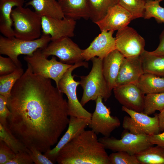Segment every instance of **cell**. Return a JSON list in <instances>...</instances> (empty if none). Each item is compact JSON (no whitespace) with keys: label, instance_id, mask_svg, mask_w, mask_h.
Returning a JSON list of instances; mask_svg holds the SVG:
<instances>
[{"label":"cell","instance_id":"6da1fadb","mask_svg":"<svg viewBox=\"0 0 164 164\" xmlns=\"http://www.w3.org/2000/svg\"><path fill=\"white\" fill-rule=\"evenodd\" d=\"M27 64L8 99L7 127L28 149L45 153L68 126L67 101L50 79L35 73Z\"/></svg>","mask_w":164,"mask_h":164},{"label":"cell","instance_id":"7a4b0ae2","mask_svg":"<svg viewBox=\"0 0 164 164\" xmlns=\"http://www.w3.org/2000/svg\"><path fill=\"white\" fill-rule=\"evenodd\" d=\"M59 164H110L109 155L97 135L84 130L64 145L59 152Z\"/></svg>","mask_w":164,"mask_h":164},{"label":"cell","instance_id":"3957f363","mask_svg":"<svg viewBox=\"0 0 164 164\" xmlns=\"http://www.w3.org/2000/svg\"><path fill=\"white\" fill-rule=\"evenodd\" d=\"M91 60V71L87 76L80 77V85L83 90L80 102L83 106L91 100L95 101L99 97L106 101L111 94L103 74V59L95 57Z\"/></svg>","mask_w":164,"mask_h":164},{"label":"cell","instance_id":"277c9868","mask_svg":"<svg viewBox=\"0 0 164 164\" xmlns=\"http://www.w3.org/2000/svg\"><path fill=\"white\" fill-rule=\"evenodd\" d=\"M51 41L50 36L43 34L39 38L33 40L0 35V54L7 56L18 67L21 68L22 64L18 59L19 55L31 56L37 50L44 48Z\"/></svg>","mask_w":164,"mask_h":164},{"label":"cell","instance_id":"5b68a950","mask_svg":"<svg viewBox=\"0 0 164 164\" xmlns=\"http://www.w3.org/2000/svg\"><path fill=\"white\" fill-rule=\"evenodd\" d=\"M11 18L14 36L26 40H33L42 36V17L35 11L23 6L12 9Z\"/></svg>","mask_w":164,"mask_h":164},{"label":"cell","instance_id":"8992f818","mask_svg":"<svg viewBox=\"0 0 164 164\" xmlns=\"http://www.w3.org/2000/svg\"><path fill=\"white\" fill-rule=\"evenodd\" d=\"M41 49L37 50L31 56H24V59L30 65L34 73L44 77L53 80L58 88L60 80L73 64H68L58 61L54 56L48 60L43 54Z\"/></svg>","mask_w":164,"mask_h":164},{"label":"cell","instance_id":"52a82bcc","mask_svg":"<svg viewBox=\"0 0 164 164\" xmlns=\"http://www.w3.org/2000/svg\"><path fill=\"white\" fill-rule=\"evenodd\" d=\"M82 66L88 68V63L83 61L73 64L60 80L58 88L67 97L69 116L91 118L92 114L83 107L77 97V88L80 84V81H75L74 79V75H72V72L74 70Z\"/></svg>","mask_w":164,"mask_h":164},{"label":"cell","instance_id":"ba28073f","mask_svg":"<svg viewBox=\"0 0 164 164\" xmlns=\"http://www.w3.org/2000/svg\"><path fill=\"white\" fill-rule=\"evenodd\" d=\"M106 149L113 152L125 151L135 155L140 152L153 146L150 141V135L135 134L128 132L122 134L121 138L103 137L98 138Z\"/></svg>","mask_w":164,"mask_h":164},{"label":"cell","instance_id":"9c48e42d","mask_svg":"<svg viewBox=\"0 0 164 164\" xmlns=\"http://www.w3.org/2000/svg\"><path fill=\"white\" fill-rule=\"evenodd\" d=\"M121 110L128 116L123 118L122 126L125 130L135 134L151 135L160 132L158 114L151 117L143 112L129 109L122 106Z\"/></svg>","mask_w":164,"mask_h":164},{"label":"cell","instance_id":"30bf717a","mask_svg":"<svg viewBox=\"0 0 164 164\" xmlns=\"http://www.w3.org/2000/svg\"><path fill=\"white\" fill-rule=\"evenodd\" d=\"M68 37L51 41L44 48L43 54L47 58L53 55L59 58L60 61L68 64H74L83 61V50Z\"/></svg>","mask_w":164,"mask_h":164},{"label":"cell","instance_id":"8fae6325","mask_svg":"<svg viewBox=\"0 0 164 164\" xmlns=\"http://www.w3.org/2000/svg\"><path fill=\"white\" fill-rule=\"evenodd\" d=\"M96 107L92 114L88 126L97 135L110 137L111 133L121 124L119 119L111 115L110 109L103 102V99L98 97L95 101Z\"/></svg>","mask_w":164,"mask_h":164},{"label":"cell","instance_id":"7c38bea8","mask_svg":"<svg viewBox=\"0 0 164 164\" xmlns=\"http://www.w3.org/2000/svg\"><path fill=\"white\" fill-rule=\"evenodd\" d=\"M115 39L116 49L125 58L140 56L145 50V39L132 27L117 31Z\"/></svg>","mask_w":164,"mask_h":164},{"label":"cell","instance_id":"4fadbf2b","mask_svg":"<svg viewBox=\"0 0 164 164\" xmlns=\"http://www.w3.org/2000/svg\"><path fill=\"white\" fill-rule=\"evenodd\" d=\"M43 34L49 35L51 41L74 36L75 20L66 17L62 19L43 16L41 20Z\"/></svg>","mask_w":164,"mask_h":164},{"label":"cell","instance_id":"5bb4252c","mask_svg":"<svg viewBox=\"0 0 164 164\" xmlns=\"http://www.w3.org/2000/svg\"><path fill=\"white\" fill-rule=\"evenodd\" d=\"M115 98L123 106L143 112L145 94L135 84L116 87L113 89Z\"/></svg>","mask_w":164,"mask_h":164},{"label":"cell","instance_id":"9a60e30c","mask_svg":"<svg viewBox=\"0 0 164 164\" xmlns=\"http://www.w3.org/2000/svg\"><path fill=\"white\" fill-rule=\"evenodd\" d=\"M113 31H101L90 46L83 50L82 56L84 60L88 61L95 57L103 59L111 52L116 49L115 37Z\"/></svg>","mask_w":164,"mask_h":164},{"label":"cell","instance_id":"2e32d148","mask_svg":"<svg viewBox=\"0 0 164 164\" xmlns=\"http://www.w3.org/2000/svg\"><path fill=\"white\" fill-rule=\"evenodd\" d=\"M133 20L130 13L118 4L109 9L105 16L96 22L101 31L119 30Z\"/></svg>","mask_w":164,"mask_h":164},{"label":"cell","instance_id":"e0dca14e","mask_svg":"<svg viewBox=\"0 0 164 164\" xmlns=\"http://www.w3.org/2000/svg\"><path fill=\"white\" fill-rule=\"evenodd\" d=\"M91 118L70 116L67 129L56 145L53 149L44 153V155L53 163L60 151L71 140L85 130L88 126Z\"/></svg>","mask_w":164,"mask_h":164},{"label":"cell","instance_id":"ac0fdd59","mask_svg":"<svg viewBox=\"0 0 164 164\" xmlns=\"http://www.w3.org/2000/svg\"><path fill=\"white\" fill-rule=\"evenodd\" d=\"M144 73L140 56L125 57L122 62L114 87L129 84H135Z\"/></svg>","mask_w":164,"mask_h":164},{"label":"cell","instance_id":"d6986e66","mask_svg":"<svg viewBox=\"0 0 164 164\" xmlns=\"http://www.w3.org/2000/svg\"><path fill=\"white\" fill-rule=\"evenodd\" d=\"M124 56L116 49L111 52L103 60V72L109 89L114 88Z\"/></svg>","mask_w":164,"mask_h":164},{"label":"cell","instance_id":"ffe728a7","mask_svg":"<svg viewBox=\"0 0 164 164\" xmlns=\"http://www.w3.org/2000/svg\"><path fill=\"white\" fill-rule=\"evenodd\" d=\"M24 2V0H0V32L4 36H14L11 18L12 9L23 6Z\"/></svg>","mask_w":164,"mask_h":164},{"label":"cell","instance_id":"44dd1931","mask_svg":"<svg viewBox=\"0 0 164 164\" xmlns=\"http://www.w3.org/2000/svg\"><path fill=\"white\" fill-rule=\"evenodd\" d=\"M65 16L75 20L90 19L87 0H57Z\"/></svg>","mask_w":164,"mask_h":164},{"label":"cell","instance_id":"7402d4cb","mask_svg":"<svg viewBox=\"0 0 164 164\" xmlns=\"http://www.w3.org/2000/svg\"><path fill=\"white\" fill-rule=\"evenodd\" d=\"M26 5L32 6L41 17L62 19L65 17L57 0H31L26 3Z\"/></svg>","mask_w":164,"mask_h":164},{"label":"cell","instance_id":"603a6c76","mask_svg":"<svg viewBox=\"0 0 164 164\" xmlns=\"http://www.w3.org/2000/svg\"><path fill=\"white\" fill-rule=\"evenodd\" d=\"M144 94L164 92V77L144 73L135 84Z\"/></svg>","mask_w":164,"mask_h":164},{"label":"cell","instance_id":"cb8c5ba5","mask_svg":"<svg viewBox=\"0 0 164 164\" xmlns=\"http://www.w3.org/2000/svg\"><path fill=\"white\" fill-rule=\"evenodd\" d=\"M140 56L144 73L164 77V56L151 54L145 50Z\"/></svg>","mask_w":164,"mask_h":164},{"label":"cell","instance_id":"d4e9b609","mask_svg":"<svg viewBox=\"0 0 164 164\" xmlns=\"http://www.w3.org/2000/svg\"><path fill=\"white\" fill-rule=\"evenodd\" d=\"M90 19L94 23L102 19L111 7L118 4V0H87Z\"/></svg>","mask_w":164,"mask_h":164},{"label":"cell","instance_id":"484cf974","mask_svg":"<svg viewBox=\"0 0 164 164\" xmlns=\"http://www.w3.org/2000/svg\"><path fill=\"white\" fill-rule=\"evenodd\" d=\"M140 164H164V148L151 146L135 155Z\"/></svg>","mask_w":164,"mask_h":164},{"label":"cell","instance_id":"4316f807","mask_svg":"<svg viewBox=\"0 0 164 164\" xmlns=\"http://www.w3.org/2000/svg\"><path fill=\"white\" fill-rule=\"evenodd\" d=\"M0 141H2L15 154L21 152H26L29 154V149L26 147L11 132L7 126L0 123Z\"/></svg>","mask_w":164,"mask_h":164},{"label":"cell","instance_id":"83f0119b","mask_svg":"<svg viewBox=\"0 0 164 164\" xmlns=\"http://www.w3.org/2000/svg\"><path fill=\"white\" fill-rule=\"evenodd\" d=\"M24 73L23 69L22 67L19 68L11 73L0 76V95L8 99L13 86Z\"/></svg>","mask_w":164,"mask_h":164},{"label":"cell","instance_id":"f1b7e54d","mask_svg":"<svg viewBox=\"0 0 164 164\" xmlns=\"http://www.w3.org/2000/svg\"><path fill=\"white\" fill-rule=\"evenodd\" d=\"M164 108V92L150 94L145 96L143 113L148 115Z\"/></svg>","mask_w":164,"mask_h":164},{"label":"cell","instance_id":"f546056e","mask_svg":"<svg viewBox=\"0 0 164 164\" xmlns=\"http://www.w3.org/2000/svg\"><path fill=\"white\" fill-rule=\"evenodd\" d=\"M163 0H146L143 18L149 19L153 17L158 23H164V8L159 3Z\"/></svg>","mask_w":164,"mask_h":164},{"label":"cell","instance_id":"4dcf8cb0","mask_svg":"<svg viewBox=\"0 0 164 164\" xmlns=\"http://www.w3.org/2000/svg\"><path fill=\"white\" fill-rule=\"evenodd\" d=\"M146 0H118V4L132 15L133 19L143 18Z\"/></svg>","mask_w":164,"mask_h":164},{"label":"cell","instance_id":"1f68e13d","mask_svg":"<svg viewBox=\"0 0 164 164\" xmlns=\"http://www.w3.org/2000/svg\"><path fill=\"white\" fill-rule=\"evenodd\" d=\"M109 157L110 164H140L135 155L125 151L114 152Z\"/></svg>","mask_w":164,"mask_h":164},{"label":"cell","instance_id":"d6a6232c","mask_svg":"<svg viewBox=\"0 0 164 164\" xmlns=\"http://www.w3.org/2000/svg\"><path fill=\"white\" fill-rule=\"evenodd\" d=\"M18 68L10 58L0 56V76L11 73Z\"/></svg>","mask_w":164,"mask_h":164},{"label":"cell","instance_id":"836d02e7","mask_svg":"<svg viewBox=\"0 0 164 164\" xmlns=\"http://www.w3.org/2000/svg\"><path fill=\"white\" fill-rule=\"evenodd\" d=\"M15 154L2 141H0V164H6L15 157Z\"/></svg>","mask_w":164,"mask_h":164},{"label":"cell","instance_id":"e575fe53","mask_svg":"<svg viewBox=\"0 0 164 164\" xmlns=\"http://www.w3.org/2000/svg\"><path fill=\"white\" fill-rule=\"evenodd\" d=\"M8 99L0 95V123L7 126V119L11 113L8 106Z\"/></svg>","mask_w":164,"mask_h":164},{"label":"cell","instance_id":"d590c367","mask_svg":"<svg viewBox=\"0 0 164 164\" xmlns=\"http://www.w3.org/2000/svg\"><path fill=\"white\" fill-rule=\"evenodd\" d=\"M29 155L34 163L36 164H53V162L38 149L31 147L29 149Z\"/></svg>","mask_w":164,"mask_h":164},{"label":"cell","instance_id":"8d00e7d4","mask_svg":"<svg viewBox=\"0 0 164 164\" xmlns=\"http://www.w3.org/2000/svg\"><path fill=\"white\" fill-rule=\"evenodd\" d=\"M33 162L29 154L26 152L15 154V157L6 164H31Z\"/></svg>","mask_w":164,"mask_h":164},{"label":"cell","instance_id":"74e56055","mask_svg":"<svg viewBox=\"0 0 164 164\" xmlns=\"http://www.w3.org/2000/svg\"><path fill=\"white\" fill-rule=\"evenodd\" d=\"M147 51L151 54L164 56V29L160 35L159 43L156 49L152 51Z\"/></svg>","mask_w":164,"mask_h":164},{"label":"cell","instance_id":"f35d334b","mask_svg":"<svg viewBox=\"0 0 164 164\" xmlns=\"http://www.w3.org/2000/svg\"><path fill=\"white\" fill-rule=\"evenodd\" d=\"M150 141L153 145H155L164 148V132L150 135Z\"/></svg>","mask_w":164,"mask_h":164},{"label":"cell","instance_id":"ab89813d","mask_svg":"<svg viewBox=\"0 0 164 164\" xmlns=\"http://www.w3.org/2000/svg\"><path fill=\"white\" fill-rule=\"evenodd\" d=\"M158 114L160 131L164 130V108Z\"/></svg>","mask_w":164,"mask_h":164}]
</instances>
